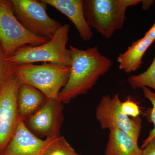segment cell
<instances>
[{"instance_id":"cell-1","label":"cell","mask_w":155,"mask_h":155,"mask_svg":"<svg viewBox=\"0 0 155 155\" xmlns=\"http://www.w3.org/2000/svg\"><path fill=\"white\" fill-rule=\"evenodd\" d=\"M69 49L71 58L69 77L58 96L63 104L86 94L112 66L110 59L102 54L97 46L81 50L69 45Z\"/></svg>"},{"instance_id":"cell-2","label":"cell","mask_w":155,"mask_h":155,"mask_svg":"<svg viewBox=\"0 0 155 155\" xmlns=\"http://www.w3.org/2000/svg\"><path fill=\"white\" fill-rule=\"evenodd\" d=\"M69 30V25H62L46 42L22 47L8 58V60L15 65L43 62L70 67L71 52L67 48Z\"/></svg>"},{"instance_id":"cell-3","label":"cell","mask_w":155,"mask_h":155,"mask_svg":"<svg viewBox=\"0 0 155 155\" xmlns=\"http://www.w3.org/2000/svg\"><path fill=\"white\" fill-rule=\"evenodd\" d=\"M70 67L54 63L16 65L14 74L22 83L35 87L48 99H58L67 83Z\"/></svg>"},{"instance_id":"cell-4","label":"cell","mask_w":155,"mask_h":155,"mask_svg":"<svg viewBox=\"0 0 155 155\" xmlns=\"http://www.w3.org/2000/svg\"><path fill=\"white\" fill-rule=\"evenodd\" d=\"M49 39L29 32L17 19L11 0H0V45L7 58L26 45L37 46Z\"/></svg>"},{"instance_id":"cell-5","label":"cell","mask_w":155,"mask_h":155,"mask_svg":"<svg viewBox=\"0 0 155 155\" xmlns=\"http://www.w3.org/2000/svg\"><path fill=\"white\" fill-rule=\"evenodd\" d=\"M83 5L89 26L105 38L123 27L126 8L119 0H83Z\"/></svg>"},{"instance_id":"cell-6","label":"cell","mask_w":155,"mask_h":155,"mask_svg":"<svg viewBox=\"0 0 155 155\" xmlns=\"http://www.w3.org/2000/svg\"><path fill=\"white\" fill-rule=\"evenodd\" d=\"M17 19L29 32L50 39L62 25L47 13L48 5L42 0H11Z\"/></svg>"},{"instance_id":"cell-7","label":"cell","mask_w":155,"mask_h":155,"mask_svg":"<svg viewBox=\"0 0 155 155\" xmlns=\"http://www.w3.org/2000/svg\"><path fill=\"white\" fill-rule=\"evenodd\" d=\"M122 101L118 94L102 97L96 111V117L103 129L121 130L138 141L142 128L140 117L132 118L122 110Z\"/></svg>"},{"instance_id":"cell-8","label":"cell","mask_w":155,"mask_h":155,"mask_svg":"<svg viewBox=\"0 0 155 155\" xmlns=\"http://www.w3.org/2000/svg\"><path fill=\"white\" fill-rule=\"evenodd\" d=\"M20 84L14 74L0 89V154L8 144L20 120L17 105Z\"/></svg>"},{"instance_id":"cell-9","label":"cell","mask_w":155,"mask_h":155,"mask_svg":"<svg viewBox=\"0 0 155 155\" xmlns=\"http://www.w3.org/2000/svg\"><path fill=\"white\" fill-rule=\"evenodd\" d=\"M64 105L58 99H48L39 110L27 119L29 128L38 135L54 138L60 136Z\"/></svg>"},{"instance_id":"cell-10","label":"cell","mask_w":155,"mask_h":155,"mask_svg":"<svg viewBox=\"0 0 155 155\" xmlns=\"http://www.w3.org/2000/svg\"><path fill=\"white\" fill-rule=\"evenodd\" d=\"M48 139L38 138L20 120L8 144L0 155H39Z\"/></svg>"},{"instance_id":"cell-11","label":"cell","mask_w":155,"mask_h":155,"mask_svg":"<svg viewBox=\"0 0 155 155\" xmlns=\"http://www.w3.org/2000/svg\"><path fill=\"white\" fill-rule=\"evenodd\" d=\"M68 17L75 25L82 40L87 41L92 38L91 28L84 15L83 0H42Z\"/></svg>"},{"instance_id":"cell-12","label":"cell","mask_w":155,"mask_h":155,"mask_svg":"<svg viewBox=\"0 0 155 155\" xmlns=\"http://www.w3.org/2000/svg\"><path fill=\"white\" fill-rule=\"evenodd\" d=\"M48 98L41 91L27 84H20L18 90L17 105L19 119L27 120L39 110Z\"/></svg>"},{"instance_id":"cell-13","label":"cell","mask_w":155,"mask_h":155,"mask_svg":"<svg viewBox=\"0 0 155 155\" xmlns=\"http://www.w3.org/2000/svg\"><path fill=\"white\" fill-rule=\"evenodd\" d=\"M154 41L145 36L134 41L126 51L118 56L119 69L127 74L139 69L145 53Z\"/></svg>"},{"instance_id":"cell-14","label":"cell","mask_w":155,"mask_h":155,"mask_svg":"<svg viewBox=\"0 0 155 155\" xmlns=\"http://www.w3.org/2000/svg\"><path fill=\"white\" fill-rule=\"evenodd\" d=\"M105 155H142L138 141L117 129L110 130Z\"/></svg>"},{"instance_id":"cell-15","label":"cell","mask_w":155,"mask_h":155,"mask_svg":"<svg viewBox=\"0 0 155 155\" xmlns=\"http://www.w3.org/2000/svg\"><path fill=\"white\" fill-rule=\"evenodd\" d=\"M47 143L39 155H77L78 154L64 137L48 138Z\"/></svg>"},{"instance_id":"cell-16","label":"cell","mask_w":155,"mask_h":155,"mask_svg":"<svg viewBox=\"0 0 155 155\" xmlns=\"http://www.w3.org/2000/svg\"><path fill=\"white\" fill-rule=\"evenodd\" d=\"M128 81L134 89L147 87L155 91V56L152 63L145 72L138 75H130Z\"/></svg>"},{"instance_id":"cell-17","label":"cell","mask_w":155,"mask_h":155,"mask_svg":"<svg viewBox=\"0 0 155 155\" xmlns=\"http://www.w3.org/2000/svg\"><path fill=\"white\" fill-rule=\"evenodd\" d=\"M142 89L144 96L150 101L152 107L147 109L146 112V116L148 121L150 123H152L153 128L150 131L147 137L144 140L142 145L141 149L146 146L147 145L155 138V92L152 91L150 89L147 87H143Z\"/></svg>"},{"instance_id":"cell-18","label":"cell","mask_w":155,"mask_h":155,"mask_svg":"<svg viewBox=\"0 0 155 155\" xmlns=\"http://www.w3.org/2000/svg\"><path fill=\"white\" fill-rule=\"evenodd\" d=\"M16 66L8 60L0 45V89L9 78L14 74Z\"/></svg>"},{"instance_id":"cell-19","label":"cell","mask_w":155,"mask_h":155,"mask_svg":"<svg viewBox=\"0 0 155 155\" xmlns=\"http://www.w3.org/2000/svg\"><path fill=\"white\" fill-rule=\"evenodd\" d=\"M121 108L122 112L129 117L132 118L140 117V108L133 100L127 99L125 101L122 102Z\"/></svg>"},{"instance_id":"cell-20","label":"cell","mask_w":155,"mask_h":155,"mask_svg":"<svg viewBox=\"0 0 155 155\" xmlns=\"http://www.w3.org/2000/svg\"><path fill=\"white\" fill-rule=\"evenodd\" d=\"M142 155H155V138L142 149Z\"/></svg>"},{"instance_id":"cell-21","label":"cell","mask_w":155,"mask_h":155,"mask_svg":"<svg viewBox=\"0 0 155 155\" xmlns=\"http://www.w3.org/2000/svg\"><path fill=\"white\" fill-rule=\"evenodd\" d=\"M122 5L127 9L131 6L137 5L141 3V0H119Z\"/></svg>"},{"instance_id":"cell-22","label":"cell","mask_w":155,"mask_h":155,"mask_svg":"<svg viewBox=\"0 0 155 155\" xmlns=\"http://www.w3.org/2000/svg\"><path fill=\"white\" fill-rule=\"evenodd\" d=\"M144 36L147 37L155 41V22L153 26L145 34Z\"/></svg>"},{"instance_id":"cell-23","label":"cell","mask_w":155,"mask_h":155,"mask_svg":"<svg viewBox=\"0 0 155 155\" xmlns=\"http://www.w3.org/2000/svg\"><path fill=\"white\" fill-rule=\"evenodd\" d=\"M153 3V1H147V0L141 1L142 9L143 11H147L152 5Z\"/></svg>"},{"instance_id":"cell-24","label":"cell","mask_w":155,"mask_h":155,"mask_svg":"<svg viewBox=\"0 0 155 155\" xmlns=\"http://www.w3.org/2000/svg\"><path fill=\"white\" fill-rule=\"evenodd\" d=\"M77 155H79V154H78Z\"/></svg>"}]
</instances>
